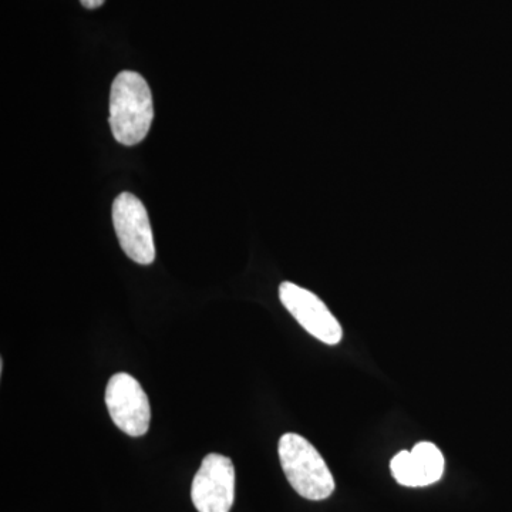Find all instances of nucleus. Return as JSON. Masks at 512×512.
Masks as SVG:
<instances>
[{"mask_svg":"<svg viewBox=\"0 0 512 512\" xmlns=\"http://www.w3.org/2000/svg\"><path fill=\"white\" fill-rule=\"evenodd\" d=\"M154 119L153 96L141 74L121 72L110 93V127L123 146H137L147 137Z\"/></svg>","mask_w":512,"mask_h":512,"instance_id":"obj_1","label":"nucleus"},{"mask_svg":"<svg viewBox=\"0 0 512 512\" xmlns=\"http://www.w3.org/2000/svg\"><path fill=\"white\" fill-rule=\"evenodd\" d=\"M279 460L289 484L301 497L322 501L335 491V478L318 450L305 437L286 433L278 444Z\"/></svg>","mask_w":512,"mask_h":512,"instance_id":"obj_2","label":"nucleus"},{"mask_svg":"<svg viewBox=\"0 0 512 512\" xmlns=\"http://www.w3.org/2000/svg\"><path fill=\"white\" fill-rule=\"evenodd\" d=\"M113 225L123 251L140 265L156 259L153 229L146 207L136 195L123 192L113 202Z\"/></svg>","mask_w":512,"mask_h":512,"instance_id":"obj_3","label":"nucleus"},{"mask_svg":"<svg viewBox=\"0 0 512 512\" xmlns=\"http://www.w3.org/2000/svg\"><path fill=\"white\" fill-rule=\"evenodd\" d=\"M106 406L114 424L131 437H141L150 429L151 407L147 393L128 373H116L106 387Z\"/></svg>","mask_w":512,"mask_h":512,"instance_id":"obj_4","label":"nucleus"},{"mask_svg":"<svg viewBox=\"0 0 512 512\" xmlns=\"http://www.w3.org/2000/svg\"><path fill=\"white\" fill-rule=\"evenodd\" d=\"M198 512H229L235 500V467L228 457L211 453L202 460L191 485Z\"/></svg>","mask_w":512,"mask_h":512,"instance_id":"obj_5","label":"nucleus"},{"mask_svg":"<svg viewBox=\"0 0 512 512\" xmlns=\"http://www.w3.org/2000/svg\"><path fill=\"white\" fill-rule=\"evenodd\" d=\"M279 298L286 311L291 313L313 338L330 346L340 343L343 338L342 326L315 293L292 282H284L279 286Z\"/></svg>","mask_w":512,"mask_h":512,"instance_id":"obj_6","label":"nucleus"},{"mask_svg":"<svg viewBox=\"0 0 512 512\" xmlns=\"http://www.w3.org/2000/svg\"><path fill=\"white\" fill-rule=\"evenodd\" d=\"M394 480L404 487H426L437 483L444 473V457L429 441L416 444L412 451H400L393 457Z\"/></svg>","mask_w":512,"mask_h":512,"instance_id":"obj_7","label":"nucleus"},{"mask_svg":"<svg viewBox=\"0 0 512 512\" xmlns=\"http://www.w3.org/2000/svg\"><path fill=\"white\" fill-rule=\"evenodd\" d=\"M80 2H82V5L86 9H97L100 8L106 0H80Z\"/></svg>","mask_w":512,"mask_h":512,"instance_id":"obj_8","label":"nucleus"}]
</instances>
